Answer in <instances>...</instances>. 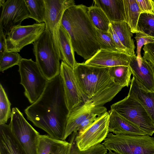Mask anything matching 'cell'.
Listing matches in <instances>:
<instances>
[{"label": "cell", "mask_w": 154, "mask_h": 154, "mask_svg": "<svg viewBox=\"0 0 154 154\" xmlns=\"http://www.w3.org/2000/svg\"><path fill=\"white\" fill-rule=\"evenodd\" d=\"M11 103L6 92L0 84V124H5L11 117Z\"/></svg>", "instance_id": "29"}, {"label": "cell", "mask_w": 154, "mask_h": 154, "mask_svg": "<svg viewBox=\"0 0 154 154\" xmlns=\"http://www.w3.org/2000/svg\"><path fill=\"white\" fill-rule=\"evenodd\" d=\"M107 150L117 154H154V138L109 133L102 143Z\"/></svg>", "instance_id": "5"}, {"label": "cell", "mask_w": 154, "mask_h": 154, "mask_svg": "<svg viewBox=\"0 0 154 154\" xmlns=\"http://www.w3.org/2000/svg\"><path fill=\"white\" fill-rule=\"evenodd\" d=\"M88 7L81 4L68 8L61 21L70 35L74 52L86 60L100 49L96 29L88 15Z\"/></svg>", "instance_id": "2"}, {"label": "cell", "mask_w": 154, "mask_h": 154, "mask_svg": "<svg viewBox=\"0 0 154 154\" xmlns=\"http://www.w3.org/2000/svg\"><path fill=\"white\" fill-rule=\"evenodd\" d=\"M29 14V18L37 23H44L45 5L44 0H24Z\"/></svg>", "instance_id": "27"}, {"label": "cell", "mask_w": 154, "mask_h": 154, "mask_svg": "<svg viewBox=\"0 0 154 154\" xmlns=\"http://www.w3.org/2000/svg\"><path fill=\"white\" fill-rule=\"evenodd\" d=\"M45 5V30L50 33L55 49L60 58L59 31L63 14L66 9L75 5L73 0H44Z\"/></svg>", "instance_id": "10"}, {"label": "cell", "mask_w": 154, "mask_h": 154, "mask_svg": "<svg viewBox=\"0 0 154 154\" xmlns=\"http://www.w3.org/2000/svg\"><path fill=\"white\" fill-rule=\"evenodd\" d=\"M129 66L133 77L140 87L147 91L154 92V68L147 60L136 54L130 56Z\"/></svg>", "instance_id": "15"}, {"label": "cell", "mask_w": 154, "mask_h": 154, "mask_svg": "<svg viewBox=\"0 0 154 154\" xmlns=\"http://www.w3.org/2000/svg\"><path fill=\"white\" fill-rule=\"evenodd\" d=\"M108 32L112 36L117 47L118 50L124 52L130 55L128 51L121 42L119 37L112 28L110 23Z\"/></svg>", "instance_id": "37"}, {"label": "cell", "mask_w": 154, "mask_h": 154, "mask_svg": "<svg viewBox=\"0 0 154 154\" xmlns=\"http://www.w3.org/2000/svg\"><path fill=\"white\" fill-rule=\"evenodd\" d=\"M59 47L60 60L74 69L77 63L70 35L61 25L59 31Z\"/></svg>", "instance_id": "22"}, {"label": "cell", "mask_w": 154, "mask_h": 154, "mask_svg": "<svg viewBox=\"0 0 154 154\" xmlns=\"http://www.w3.org/2000/svg\"><path fill=\"white\" fill-rule=\"evenodd\" d=\"M5 2V0H0V7H2Z\"/></svg>", "instance_id": "39"}, {"label": "cell", "mask_w": 154, "mask_h": 154, "mask_svg": "<svg viewBox=\"0 0 154 154\" xmlns=\"http://www.w3.org/2000/svg\"><path fill=\"white\" fill-rule=\"evenodd\" d=\"M110 24L121 42L129 52L130 55H135V47L132 38L133 34L128 24L125 21L111 22Z\"/></svg>", "instance_id": "23"}, {"label": "cell", "mask_w": 154, "mask_h": 154, "mask_svg": "<svg viewBox=\"0 0 154 154\" xmlns=\"http://www.w3.org/2000/svg\"><path fill=\"white\" fill-rule=\"evenodd\" d=\"M141 13L154 15V0H136Z\"/></svg>", "instance_id": "35"}, {"label": "cell", "mask_w": 154, "mask_h": 154, "mask_svg": "<svg viewBox=\"0 0 154 154\" xmlns=\"http://www.w3.org/2000/svg\"><path fill=\"white\" fill-rule=\"evenodd\" d=\"M22 58L17 52L6 51L0 57V72H3L15 65H18Z\"/></svg>", "instance_id": "31"}, {"label": "cell", "mask_w": 154, "mask_h": 154, "mask_svg": "<svg viewBox=\"0 0 154 154\" xmlns=\"http://www.w3.org/2000/svg\"><path fill=\"white\" fill-rule=\"evenodd\" d=\"M109 132L116 134L144 135L146 134L137 126L119 115L114 110L109 111Z\"/></svg>", "instance_id": "17"}, {"label": "cell", "mask_w": 154, "mask_h": 154, "mask_svg": "<svg viewBox=\"0 0 154 154\" xmlns=\"http://www.w3.org/2000/svg\"><path fill=\"white\" fill-rule=\"evenodd\" d=\"M33 44L35 62L44 76L50 80L59 75L60 59L56 52L49 32L45 30Z\"/></svg>", "instance_id": "6"}, {"label": "cell", "mask_w": 154, "mask_h": 154, "mask_svg": "<svg viewBox=\"0 0 154 154\" xmlns=\"http://www.w3.org/2000/svg\"><path fill=\"white\" fill-rule=\"evenodd\" d=\"M109 114L106 112L97 117L93 123L83 131L78 133L75 140L80 150H86L100 143L109 134Z\"/></svg>", "instance_id": "12"}, {"label": "cell", "mask_w": 154, "mask_h": 154, "mask_svg": "<svg viewBox=\"0 0 154 154\" xmlns=\"http://www.w3.org/2000/svg\"><path fill=\"white\" fill-rule=\"evenodd\" d=\"M0 154H27L6 124H0Z\"/></svg>", "instance_id": "19"}, {"label": "cell", "mask_w": 154, "mask_h": 154, "mask_svg": "<svg viewBox=\"0 0 154 154\" xmlns=\"http://www.w3.org/2000/svg\"><path fill=\"white\" fill-rule=\"evenodd\" d=\"M108 72L110 77L115 84L124 87H128L131 83V77L132 74L129 66L109 67Z\"/></svg>", "instance_id": "26"}, {"label": "cell", "mask_w": 154, "mask_h": 154, "mask_svg": "<svg viewBox=\"0 0 154 154\" xmlns=\"http://www.w3.org/2000/svg\"><path fill=\"white\" fill-rule=\"evenodd\" d=\"M45 29V23L13 27L6 38L7 51L20 52L24 47L37 40Z\"/></svg>", "instance_id": "11"}, {"label": "cell", "mask_w": 154, "mask_h": 154, "mask_svg": "<svg viewBox=\"0 0 154 154\" xmlns=\"http://www.w3.org/2000/svg\"><path fill=\"white\" fill-rule=\"evenodd\" d=\"M2 7L0 27L6 35L13 27L21 25L23 21L29 18L24 0H7Z\"/></svg>", "instance_id": "14"}, {"label": "cell", "mask_w": 154, "mask_h": 154, "mask_svg": "<svg viewBox=\"0 0 154 154\" xmlns=\"http://www.w3.org/2000/svg\"><path fill=\"white\" fill-rule=\"evenodd\" d=\"M137 30L138 32L154 37V15L141 13L138 21Z\"/></svg>", "instance_id": "30"}, {"label": "cell", "mask_w": 154, "mask_h": 154, "mask_svg": "<svg viewBox=\"0 0 154 154\" xmlns=\"http://www.w3.org/2000/svg\"><path fill=\"white\" fill-rule=\"evenodd\" d=\"M88 14L95 28L108 32L110 22L101 8L95 5L88 7Z\"/></svg>", "instance_id": "25"}, {"label": "cell", "mask_w": 154, "mask_h": 154, "mask_svg": "<svg viewBox=\"0 0 154 154\" xmlns=\"http://www.w3.org/2000/svg\"><path fill=\"white\" fill-rule=\"evenodd\" d=\"M24 112L35 126L53 138L64 140L69 111L60 74L48 80L41 96Z\"/></svg>", "instance_id": "1"}, {"label": "cell", "mask_w": 154, "mask_h": 154, "mask_svg": "<svg viewBox=\"0 0 154 154\" xmlns=\"http://www.w3.org/2000/svg\"><path fill=\"white\" fill-rule=\"evenodd\" d=\"M109 69L77 63L73 69L86 101L115 84L109 74Z\"/></svg>", "instance_id": "3"}, {"label": "cell", "mask_w": 154, "mask_h": 154, "mask_svg": "<svg viewBox=\"0 0 154 154\" xmlns=\"http://www.w3.org/2000/svg\"><path fill=\"white\" fill-rule=\"evenodd\" d=\"M123 86L115 84L98 93L83 104L69 112L64 140L75 131L82 123L90 115L111 101Z\"/></svg>", "instance_id": "4"}, {"label": "cell", "mask_w": 154, "mask_h": 154, "mask_svg": "<svg viewBox=\"0 0 154 154\" xmlns=\"http://www.w3.org/2000/svg\"><path fill=\"white\" fill-rule=\"evenodd\" d=\"M125 22L128 24L132 33L138 32L137 25L141 13L136 0H123Z\"/></svg>", "instance_id": "24"}, {"label": "cell", "mask_w": 154, "mask_h": 154, "mask_svg": "<svg viewBox=\"0 0 154 154\" xmlns=\"http://www.w3.org/2000/svg\"><path fill=\"white\" fill-rule=\"evenodd\" d=\"M20 84L25 89L24 94L29 103H35L42 95L48 80L43 75L35 62L22 58L18 65Z\"/></svg>", "instance_id": "7"}, {"label": "cell", "mask_w": 154, "mask_h": 154, "mask_svg": "<svg viewBox=\"0 0 154 154\" xmlns=\"http://www.w3.org/2000/svg\"><path fill=\"white\" fill-rule=\"evenodd\" d=\"M128 96L135 99L141 105L154 123V92L142 88L133 77Z\"/></svg>", "instance_id": "18"}, {"label": "cell", "mask_w": 154, "mask_h": 154, "mask_svg": "<svg viewBox=\"0 0 154 154\" xmlns=\"http://www.w3.org/2000/svg\"><path fill=\"white\" fill-rule=\"evenodd\" d=\"M11 131L27 154H38V143L40 134L24 118L17 107L12 109L9 124Z\"/></svg>", "instance_id": "9"}, {"label": "cell", "mask_w": 154, "mask_h": 154, "mask_svg": "<svg viewBox=\"0 0 154 154\" xmlns=\"http://www.w3.org/2000/svg\"><path fill=\"white\" fill-rule=\"evenodd\" d=\"M130 56L118 50L100 49L84 63L92 66L103 67L121 65L129 66Z\"/></svg>", "instance_id": "16"}, {"label": "cell", "mask_w": 154, "mask_h": 154, "mask_svg": "<svg viewBox=\"0 0 154 154\" xmlns=\"http://www.w3.org/2000/svg\"><path fill=\"white\" fill-rule=\"evenodd\" d=\"M60 75L70 112L82 105L86 100L79 86L74 69L62 61Z\"/></svg>", "instance_id": "13"}, {"label": "cell", "mask_w": 154, "mask_h": 154, "mask_svg": "<svg viewBox=\"0 0 154 154\" xmlns=\"http://www.w3.org/2000/svg\"><path fill=\"white\" fill-rule=\"evenodd\" d=\"M107 112L106 108L104 106L90 115L85 120L74 132L78 133L83 131L91 125L96 120L98 116Z\"/></svg>", "instance_id": "33"}, {"label": "cell", "mask_w": 154, "mask_h": 154, "mask_svg": "<svg viewBox=\"0 0 154 154\" xmlns=\"http://www.w3.org/2000/svg\"><path fill=\"white\" fill-rule=\"evenodd\" d=\"M143 57L151 64L154 68V42L144 45Z\"/></svg>", "instance_id": "36"}, {"label": "cell", "mask_w": 154, "mask_h": 154, "mask_svg": "<svg viewBox=\"0 0 154 154\" xmlns=\"http://www.w3.org/2000/svg\"><path fill=\"white\" fill-rule=\"evenodd\" d=\"M136 34L135 38L137 45V56L139 58H141L142 57L140 52L142 47L143 45L154 42V37L140 31L138 32Z\"/></svg>", "instance_id": "34"}, {"label": "cell", "mask_w": 154, "mask_h": 154, "mask_svg": "<svg viewBox=\"0 0 154 154\" xmlns=\"http://www.w3.org/2000/svg\"><path fill=\"white\" fill-rule=\"evenodd\" d=\"M95 29L97 38L100 49L118 50L112 36L108 32Z\"/></svg>", "instance_id": "32"}, {"label": "cell", "mask_w": 154, "mask_h": 154, "mask_svg": "<svg viewBox=\"0 0 154 154\" xmlns=\"http://www.w3.org/2000/svg\"><path fill=\"white\" fill-rule=\"evenodd\" d=\"M107 154H117L115 152H112L111 151L109 150L108 152L107 153Z\"/></svg>", "instance_id": "40"}, {"label": "cell", "mask_w": 154, "mask_h": 154, "mask_svg": "<svg viewBox=\"0 0 154 154\" xmlns=\"http://www.w3.org/2000/svg\"><path fill=\"white\" fill-rule=\"evenodd\" d=\"M94 5L105 13L110 22L125 21L123 0H94Z\"/></svg>", "instance_id": "21"}, {"label": "cell", "mask_w": 154, "mask_h": 154, "mask_svg": "<svg viewBox=\"0 0 154 154\" xmlns=\"http://www.w3.org/2000/svg\"><path fill=\"white\" fill-rule=\"evenodd\" d=\"M111 109L132 123L147 135L154 133V123L141 105L135 99L127 96L111 106Z\"/></svg>", "instance_id": "8"}, {"label": "cell", "mask_w": 154, "mask_h": 154, "mask_svg": "<svg viewBox=\"0 0 154 154\" xmlns=\"http://www.w3.org/2000/svg\"><path fill=\"white\" fill-rule=\"evenodd\" d=\"M77 132H74L71 135L69 142L70 145L67 154H106L107 149L102 144H98L85 150L81 151L76 144L75 138Z\"/></svg>", "instance_id": "28"}, {"label": "cell", "mask_w": 154, "mask_h": 154, "mask_svg": "<svg viewBox=\"0 0 154 154\" xmlns=\"http://www.w3.org/2000/svg\"><path fill=\"white\" fill-rule=\"evenodd\" d=\"M6 35L2 28L0 27V57L7 51Z\"/></svg>", "instance_id": "38"}, {"label": "cell", "mask_w": 154, "mask_h": 154, "mask_svg": "<svg viewBox=\"0 0 154 154\" xmlns=\"http://www.w3.org/2000/svg\"><path fill=\"white\" fill-rule=\"evenodd\" d=\"M70 145L65 140L57 139L48 134H40L38 154H67Z\"/></svg>", "instance_id": "20"}]
</instances>
